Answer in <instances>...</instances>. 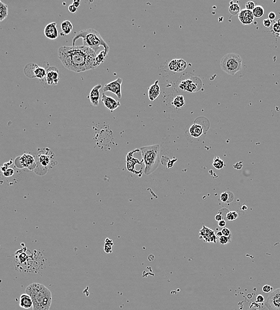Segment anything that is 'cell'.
<instances>
[{
    "mask_svg": "<svg viewBox=\"0 0 280 310\" xmlns=\"http://www.w3.org/2000/svg\"><path fill=\"white\" fill-rule=\"evenodd\" d=\"M57 55L64 67L72 72L80 73L95 69V59L97 54L85 46H61Z\"/></svg>",
    "mask_w": 280,
    "mask_h": 310,
    "instance_id": "1",
    "label": "cell"
},
{
    "mask_svg": "<svg viewBox=\"0 0 280 310\" xmlns=\"http://www.w3.org/2000/svg\"><path fill=\"white\" fill-rule=\"evenodd\" d=\"M33 302V310H50L52 303L51 291L43 285L33 283L25 289Z\"/></svg>",
    "mask_w": 280,
    "mask_h": 310,
    "instance_id": "2",
    "label": "cell"
},
{
    "mask_svg": "<svg viewBox=\"0 0 280 310\" xmlns=\"http://www.w3.org/2000/svg\"><path fill=\"white\" fill-rule=\"evenodd\" d=\"M80 38L83 39V46L91 48L96 54L101 46L104 48L105 51L108 53L109 51L108 45L103 40L99 32L93 29H84L76 32L72 38V46H76V41Z\"/></svg>",
    "mask_w": 280,
    "mask_h": 310,
    "instance_id": "3",
    "label": "cell"
},
{
    "mask_svg": "<svg viewBox=\"0 0 280 310\" xmlns=\"http://www.w3.org/2000/svg\"><path fill=\"white\" fill-rule=\"evenodd\" d=\"M26 249L19 250L16 252L14 258V265L17 270L25 273H34L37 271L43 264L38 263L37 254L29 252L26 253Z\"/></svg>",
    "mask_w": 280,
    "mask_h": 310,
    "instance_id": "4",
    "label": "cell"
},
{
    "mask_svg": "<svg viewBox=\"0 0 280 310\" xmlns=\"http://www.w3.org/2000/svg\"><path fill=\"white\" fill-rule=\"evenodd\" d=\"M145 164V174L150 175L158 167L160 163V146L152 145L140 148Z\"/></svg>",
    "mask_w": 280,
    "mask_h": 310,
    "instance_id": "5",
    "label": "cell"
},
{
    "mask_svg": "<svg viewBox=\"0 0 280 310\" xmlns=\"http://www.w3.org/2000/svg\"><path fill=\"white\" fill-rule=\"evenodd\" d=\"M242 58L235 53L226 54L222 58L220 63L222 70L232 76L242 69Z\"/></svg>",
    "mask_w": 280,
    "mask_h": 310,
    "instance_id": "6",
    "label": "cell"
},
{
    "mask_svg": "<svg viewBox=\"0 0 280 310\" xmlns=\"http://www.w3.org/2000/svg\"><path fill=\"white\" fill-rule=\"evenodd\" d=\"M25 75L28 78H37L40 79H44L45 78L47 70L42 67L38 66L35 64H29L25 67L24 69Z\"/></svg>",
    "mask_w": 280,
    "mask_h": 310,
    "instance_id": "7",
    "label": "cell"
},
{
    "mask_svg": "<svg viewBox=\"0 0 280 310\" xmlns=\"http://www.w3.org/2000/svg\"><path fill=\"white\" fill-rule=\"evenodd\" d=\"M265 305L268 310H280V288L270 293Z\"/></svg>",
    "mask_w": 280,
    "mask_h": 310,
    "instance_id": "8",
    "label": "cell"
},
{
    "mask_svg": "<svg viewBox=\"0 0 280 310\" xmlns=\"http://www.w3.org/2000/svg\"><path fill=\"white\" fill-rule=\"evenodd\" d=\"M122 79L119 78L115 81L105 84L103 87V91L104 92H111L115 94L119 99H121L122 97Z\"/></svg>",
    "mask_w": 280,
    "mask_h": 310,
    "instance_id": "9",
    "label": "cell"
},
{
    "mask_svg": "<svg viewBox=\"0 0 280 310\" xmlns=\"http://www.w3.org/2000/svg\"><path fill=\"white\" fill-rule=\"evenodd\" d=\"M46 83L49 85H57L60 82V74L56 67H50L47 70L45 77Z\"/></svg>",
    "mask_w": 280,
    "mask_h": 310,
    "instance_id": "10",
    "label": "cell"
},
{
    "mask_svg": "<svg viewBox=\"0 0 280 310\" xmlns=\"http://www.w3.org/2000/svg\"><path fill=\"white\" fill-rule=\"evenodd\" d=\"M102 101L103 103L105 106L111 112H113L114 111H115L121 106V103H119V101L115 100L112 97H109L105 95L103 93L102 94Z\"/></svg>",
    "mask_w": 280,
    "mask_h": 310,
    "instance_id": "11",
    "label": "cell"
},
{
    "mask_svg": "<svg viewBox=\"0 0 280 310\" xmlns=\"http://www.w3.org/2000/svg\"><path fill=\"white\" fill-rule=\"evenodd\" d=\"M255 16L252 11L243 9L238 14V19L243 25H250L254 22Z\"/></svg>",
    "mask_w": 280,
    "mask_h": 310,
    "instance_id": "12",
    "label": "cell"
},
{
    "mask_svg": "<svg viewBox=\"0 0 280 310\" xmlns=\"http://www.w3.org/2000/svg\"><path fill=\"white\" fill-rule=\"evenodd\" d=\"M56 22H52L48 24L44 30L45 36L49 40H56L57 38L59 33Z\"/></svg>",
    "mask_w": 280,
    "mask_h": 310,
    "instance_id": "13",
    "label": "cell"
},
{
    "mask_svg": "<svg viewBox=\"0 0 280 310\" xmlns=\"http://www.w3.org/2000/svg\"><path fill=\"white\" fill-rule=\"evenodd\" d=\"M102 88L101 84H97L91 89L89 94V99L91 104L93 106H98L99 104V100L100 99L101 93L100 90Z\"/></svg>",
    "mask_w": 280,
    "mask_h": 310,
    "instance_id": "14",
    "label": "cell"
},
{
    "mask_svg": "<svg viewBox=\"0 0 280 310\" xmlns=\"http://www.w3.org/2000/svg\"><path fill=\"white\" fill-rule=\"evenodd\" d=\"M187 67V63L183 59H174L169 64V68L170 70L176 72H181Z\"/></svg>",
    "mask_w": 280,
    "mask_h": 310,
    "instance_id": "15",
    "label": "cell"
},
{
    "mask_svg": "<svg viewBox=\"0 0 280 310\" xmlns=\"http://www.w3.org/2000/svg\"><path fill=\"white\" fill-rule=\"evenodd\" d=\"M158 81L152 84L148 89V97L151 101H154L160 94V87L158 85Z\"/></svg>",
    "mask_w": 280,
    "mask_h": 310,
    "instance_id": "16",
    "label": "cell"
},
{
    "mask_svg": "<svg viewBox=\"0 0 280 310\" xmlns=\"http://www.w3.org/2000/svg\"><path fill=\"white\" fill-rule=\"evenodd\" d=\"M180 89H182L185 91H188V92H194V91H198V89L196 87V84L194 82L190 79H187L185 81H183L179 85Z\"/></svg>",
    "mask_w": 280,
    "mask_h": 310,
    "instance_id": "17",
    "label": "cell"
},
{
    "mask_svg": "<svg viewBox=\"0 0 280 310\" xmlns=\"http://www.w3.org/2000/svg\"><path fill=\"white\" fill-rule=\"evenodd\" d=\"M190 135L194 138H198L204 133L203 127L198 123H194L191 125L189 130Z\"/></svg>",
    "mask_w": 280,
    "mask_h": 310,
    "instance_id": "18",
    "label": "cell"
},
{
    "mask_svg": "<svg viewBox=\"0 0 280 310\" xmlns=\"http://www.w3.org/2000/svg\"><path fill=\"white\" fill-rule=\"evenodd\" d=\"M20 307L24 309H29L33 307V300L31 297L27 293L22 294L19 301Z\"/></svg>",
    "mask_w": 280,
    "mask_h": 310,
    "instance_id": "19",
    "label": "cell"
},
{
    "mask_svg": "<svg viewBox=\"0 0 280 310\" xmlns=\"http://www.w3.org/2000/svg\"><path fill=\"white\" fill-rule=\"evenodd\" d=\"M108 52L105 51V50L100 51L99 54H98L95 57V63H94V66L96 68L100 66L102 63H103L105 60L106 57L108 55Z\"/></svg>",
    "mask_w": 280,
    "mask_h": 310,
    "instance_id": "20",
    "label": "cell"
},
{
    "mask_svg": "<svg viewBox=\"0 0 280 310\" xmlns=\"http://www.w3.org/2000/svg\"><path fill=\"white\" fill-rule=\"evenodd\" d=\"M9 14L8 6L0 1V22H2L7 18Z\"/></svg>",
    "mask_w": 280,
    "mask_h": 310,
    "instance_id": "21",
    "label": "cell"
},
{
    "mask_svg": "<svg viewBox=\"0 0 280 310\" xmlns=\"http://www.w3.org/2000/svg\"><path fill=\"white\" fill-rule=\"evenodd\" d=\"M61 29L64 35H69L73 29V25L69 21H65L61 24Z\"/></svg>",
    "mask_w": 280,
    "mask_h": 310,
    "instance_id": "22",
    "label": "cell"
},
{
    "mask_svg": "<svg viewBox=\"0 0 280 310\" xmlns=\"http://www.w3.org/2000/svg\"><path fill=\"white\" fill-rule=\"evenodd\" d=\"M174 106L177 109H180L185 106V100L183 96H176L172 102Z\"/></svg>",
    "mask_w": 280,
    "mask_h": 310,
    "instance_id": "23",
    "label": "cell"
},
{
    "mask_svg": "<svg viewBox=\"0 0 280 310\" xmlns=\"http://www.w3.org/2000/svg\"><path fill=\"white\" fill-rule=\"evenodd\" d=\"M241 11L240 7L237 3H233V2H230V6L229 7V12L232 16H235L238 14Z\"/></svg>",
    "mask_w": 280,
    "mask_h": 310,
    "instance_id": "24",
    "label": "cell"
},
{
    "mask_svg": "<svg viewBox=\"0 0 280 310\" xmlns=\"http://www.w3.org/2000/svg\"><path fill=\"white\" fill-rule=\"evenodd\" d=\"M252 12L253 13L255 17L261 18L264 15L265 10H264V9L263 8V7H262L260 6H256Z\"/></svg>",
    "mask_w": 280,
    "mask_h": 310,
    "instance_id": "25",
    "label": "cell"
},
{
    "mask_svg": "<svg viewBox=\"0 0 280 310\" xmlns=\"http://www.w3.org/2000/svg\"><path fill=\"white\" fill-rule=\"evenodd\" d=\"M213 165L217 169H221L225 165L224 164V162L222 160H221L219 158V157H216L214 159Z\"/></svg>",
    "mask_w": 280,
    "mask_h": 310,
    "instance_id": "26",
    "label": "cell"
},
{
    "mask_svg": "<svg viewBox=\"0 0 280 310\" xmlns=\"http://www.w3.org/2000/svg\"><path fill=\"white\" fill-rule=\"evenodd\" d=\"M39 162L43 166H49L50 165V159L45 155H41L39 157Z\"/></svg>",
    "mask_w": 280,
    "mask_h": 310,
    "instance_id": "27",
    "label": "cell"
},
{
    "mask_svg": "<svg viewBox=\"0 0 280 310\" xmlns=\"http://www.w3.org/2000/svg\"><path fill=\"white\" fill-rule=\"evenodd\" d=\"M232 195L233 194L231 192H229V191L224 192L222 194H221V195H220V199H221V200L222 202H232L231 200L229 199V198H230V196Z\"/></svg>",
    "mask_w": 280,
    "mask_h": 310,
    "instance_id": "28",
    "label": "cell"
},
{
    "mask_svg": "<svg viewBox=\"0 0 280 310\" xmlns=\"http://www.w3.org/2000/svg\"><path fill=\"white\" fill-rule=\"evenodd\" d=\"M272 30L275 33H280V19L274 22L272 25Z\"/></svg>",
    "mask_w": 280,
    "mask_h": 310,
    "instance_id": "29",
    "label": "cell"
},
{
    "mask_svg": "<svg viewBox=\"0 0 280 310\" xmlns=\"http://www.w3.org/2000/svg\"><path fill=\"white\" fill-rule=\"evenodd\" d=\"M245 7H246V9L250 10V11H251V10L253 11L254 10V9L256 7V4L253 1H248L247 2L246 4Z\"/></svg>",
    "mask_w": 280,
    "mask_h": 310,
    "instance_id": "30",
    "label": "cell"
},
{
    "mask_svg": "<svg viewBox=\"0 0 280 310\" xmlns=\"http://www.w3.org/2000/svg\"><path fill=\"white\" fill-rule=\"evenodd\" d=\"M231 237H226L225 236H222L219 238V242L220 244H226L231 242Z\"/></svg>",
    "mask_w": 280,
    "mask_h": 310,
    "instance_id": "31",
    "label": "cell"
},
{
    "mask_svg": "<svg viewBox=\"0 0 280 310\" xmlns=\"http://www.w3.org/2000/svg\"><path fill=\"white\" fill-rule=\"evenodd\" d=\"M262 290L263 292L265 293H270L272 292L274 290H273V288L269 285H265L263 288H262Z\"/></svg>",
    "mask_w": 280,
    "mask_h": 310,
    "instance_id": "32",
    "label": "cell"
},
{
    "mask_svg": "<svg viewBox=\"0 0 280 310\" xmlns=\"http://www.w3.org/2000/svg\"><path fill=\"white\" fill-rule=\"evenodd\" d=\"M226 217L227 220L229 221H233V220H235L234 214H233V212H228L226 214Z\"/></svg>",
    "mask_w": 280,
    "mask_h": 310,
    "instance_id": "33",
    "label": "cell"
},
{
    "mask_svg": "<svg viewBox=\"0 0 280 310\" xmlns=\"http://www.w3.org/2000/svg\"><path fill=\"white\" fill-rule=\"evenodd\" d=\"M221 232L223 234V236H225L226 237H231V231L227 228H224Z\"/></svg>",
    "mask_w": 280,
    "mask_h": 310,
    "instance_id": "34",
    "label": "cell"
},
{
    "mask_svg": "<svg viewBox=\"0 0 280 310\" xmlns=\"http://www.w3.org/2000/svg\"><path fill=\"white\" fill-rule=\"evenodd\" d=\"M263 26L266 28H270L271 26H272V21L269 19H265L263 22Z\"/></svg>",
    "mask_w": 280,
    "mask_h": 310,
    "instance_id": "35",
    "label": "cell"
},
{
    "mask_svg": "<svg viewBox=\"0 0 280 310\" xmlns=\"http://www.w3.org/2000/svg\"><path fill=\"white\" fill-rule=\"evenodd\" d=\"M264 301H265V298H264V297H263V295H258L256 297V302L257 303L261 304V303L264 302Z\"/></svg>",
    "mask_w": 280,
    "mask_h": 310,
    "instance_id": "36",
    "label": "cell"
},
{
    "mask_svg": "<svg viewBox=\"0 0 280 310\" xmlns=\"http://www.w3.org/2000/svg\"><path fill=\"white\" fill-rule=\"evenodd\" d=\"M68 10L69 11L70 13H76V12H77L78 10H77V8L73 4H71L68 7Z\"/></svg>",
    "mask_w": 280,
    "mask_h": 310,
    "instance_id": "37",
    "label": "cell"
},
{
    "mask_svg": "<svg viewBox=\"0 0 280 310\" xmlns=\"http://www.w3.org/2000/svg\"><path fill=\"white\" fill-rule=\"evenodd\" d=\"M276 18V14L274 12H270L268 14V19L270 21L274 20Z\"/></svg>",
    "mask_w": 280,
    "mask_h": 310,
    "instance_id": "38",
    "label": "cell"
},
{
    "mask_svg": "<svg viewBox=\"0 0 280 310\" xmlns=\"http://www.w3.org/2000/svg\"><path fill=\"white\" fill-rule=\"evenodd\" d=\"M215 220L219 222L224 220V217L221 214H217L215 216Z\"/></svg>",
    "mask_w": 280,
    "mask_h": 310,
    "instance_id": "39",
    "label": "cell"
},
{
    "mask_svg": "<svg viewBox=\"0 0 280 310\" xmlns=\"http://www.w3.org/2000/svg\"><path fill=\"white\" fill-rule=\"evenodd\" d=\"M80 4H81V1L80 0H74L73 2H72V4L76 7L77 9L80 7Z\"/></svg>",
    "mask_w": 280,
    "mask_h": 310,
    "instance_id": "40",
    "label": "cell"
},
{
    "mask_svg": "<svg viewBox=\"0 0 280 310\" xmlns=\"http://www.w3.org/2000/svg\"><path fill=\"white\" fill-rule=\"evenodd\" d=\"M218 225H219V226L220 227H225V226H226V221H225V220H222V221L219 222Z\"/></svg>",
    "mask_w": 280,
    "mask_h": 310,
    "instance_id": "41",
    "label": "cell"
},
{
    "mask_svg": "<svg viewBox=\"0 0 280 310\" xmlns=\"http://www.w3.org/2000/svg\"><path fill=\"white\" fill-rule=\"evenodd\" d=\"M216 236L220 238L221 236H223V234H222V232H217V234H216Z\"/></svg>",
    "mask_w": 280,
    "mask_h": 310,
    "instance_id": "42",
    "label": "cell"
},
{
    "mask_svg": "<svg viewBox=\"0 0 280 310\" xmlns=\"http://www.w3.org/2000/svg\"><path fill=\"white\" fill-rule=\"evenodd\" d=\"M242 209H243V210H244V209H245V210H247V206H244L242 208Z\"/></svg>",
    "mask_w": 280,
    "mask_h": 310,
    "instance_id": "43",
    "label": "cell"
},
{
    "mask_svg": "<svg viewBox=\"0 0 280 310\" xmlns=\"http://www.w3.org/2000/svg\"></svg>",
    "mask_w": 280,
    "mask_h": 310,
    "instance_id": "44",
    "label": "cell"
}]
</instances>
